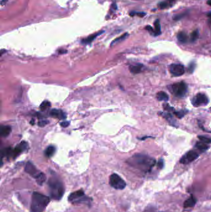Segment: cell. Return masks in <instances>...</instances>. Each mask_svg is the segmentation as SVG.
I'll return each mask as SVG.
<instances>
[{
  "label": "cell",
  "mask_w": 211,
  "mask_h": 212,
  "mask_svg": "<svg viewBox=\"0 0 211 212\" xmlns=\"http://www.w3.org/2000/svg\"><path fill=\"white\" fill-rule=\"evenodd\" d=\"M7 1H8V0H2V2H1L2 5H5V3H6V2H7Z\"/></svg>",
  "instance_id": "d590c367"
},
{
  "label": "cell",
  "mask_w": 211,
  "mask_h": 212,
  "mask_svg": "<svg viewBox=\"0 0 211 212\" xmlns=\"http://www.w3.org/2000/svg\"><path fill=\"white\" fill-rule=\"evenodd\" d=\"M143 68V65L141 64H137L135 65H131L129 67L130 71L132 73L138 74L142 71Z\"/></svg>",
  "instance_id": "9a60e30c"
},
{
  "label": "cell",
  "mask_w": 211,
  "mask_h": 212,
  "mask_svg": "<svg viewBox=\"0 0 211 212\" xmlns=\"http://www.w3.org/2000/svg\"><path fill=\"white\" fill-rule=\"evenodd\" d=\"M207 5H209V6H211V0H209V1H207Z\"/></svg>",
  "instance_id": "8d00e7d4"
},
{
  "label": "cell",
  "mask_w": 211,
  "mask_h": 212,
  "mask_svg": "<svg viewBox=\"0 0 211 212\" xmlns=\"http://www.w3.org/2000/svg\"><path fill=\"white\" fill-rule=\"evenodd\" d=\"M50 116L53 117L58 118L59 119H64L66 118V115L61 110L52 109L50 113Z\"/></svg>",
  "instance_id": "8fae6325"
},
{
  "label": "cell",
  "mask_w": 211,
  "mask_h": 212,
  "mask_svg": "<svg viewBox=\"0 0 211 212\" xmlns=\"http://www.w3.org/2000/svg\"><path fill=\"white\" fill-rule=\"evenodd\" d=\"M104 32L103 31H100V32H98L97 33H95L94 34H92L90 36H89L88 37H87V38L86 39H84L83 41H82V43L84 44H90L91 43L92 41H93L96 38H97V37L101 35L102 34H103Z\"/></svg>",
  "instance_id": "7c38bea8"
},
{
  "label": "cell",
  "mask_w": 211,
  "mask_h": 212,
  "mask_svg": "<svg viewBox=\"0 0 211 212\" xmlns=\"http://www.w3.org/2000/svg\"><path fill=\"white\" fill-rule=\"evenodd\" d=\"M157 98L160 101H167L169 99L168 94L164 91H160L157 94Z\"/></svg>",
  "instance_id": "e0dca14e"
},
{
  "label": "cell",
  "mask_w": 211,
  "mask_h": 212,
  "mask_svg": "<svg viewBox=\"0 0 211 212\" xmlns=\"http://www.w3.org/2000/svg\"><path fill=\"white\" fill-rule=\"evenodd\" d=\"M210 110H211V108H210Z\"/></svg>",
  "instance_id": "f35d334b"
},
{
  "label": "cell",
  "mask_w": 211,
  "mask_h": 212,
  "mask_svg": "<svg viewBox=\"0 0 211 212\" xmlns=\"http://www.w3.org/2000/svg\"><path fill=\"white\" fill-rule=\"evenodd\" d=\"M55 152V148L54 146H49L45 152V155L47 157L50 158L53 155H54V153Z\"/></svg>",
  "instance_id": "d6986e66"
},
{
  "label": "cell",
  "mask_w": 211,
  "mask_h": 212,
  "mask_svg": "<svg viewBox=\"0 0 211 212\" xmlns=\"http://www.w3.org/2000/svg\"><path fill=\"white\" fill-rule=\"evenodd\" d=\"M154 27H155V36L159 35L161 34V25H160V22L159 19H157L154 22Z\"/></svg>",
  "instance_id": "ffe728a7"
},
{
  "label": "cell",
  "mask_w": 211,
  "mask_h": 212,
  "mask_svg": "<svg viewBox=\"0 0 211 212\" xmlns=\"http://www.w3.org/2000/svg\"><path fill=\"white\" fill-rule=\"evenodd\" d=\"M48 185L51 197L55 200H60L64 194V189L60 178L55 174H52L48 179Z\"/></svg>",
  "instance_id": "7a4b0ae2"
},
{
  "label": "cell",
  "mask_w": 211,
  "mask_h": 212,
  "mask_svg": "<svg viewBox=\"0 0 211 212\" xmlns=\"http://www.w3.org/2000/svg\"><path fill=\"white\" fill-rule=\"evenodd\" d=\"M195 67H196V65L194 63V62H192V63H191L189 66H188V71L189 73H193L195 69Z\"/></svg>",
  "instance_id": "4316f807"
},
{
  "label": "cell",
  "mask_w": 211,
  "mask_h": 212,
  "mask_svg": "<svg viewBox=\"0 0 211 212\" xmlns=\"http://www.w3.org/2000/svg\"><path fill=\"white\" fill-rule=\"evenodd\" d=\"M109 183L113 188L118 190L124 189L126 185L125 181L120 176L115 173L110 176Z\"/></svg>",
  "instance_id": "52a82bcc"
},
{
  "label": "cell",
  "mask_w": 211,
  "mask_h": 212,
  "mask_svg": "<svg viewBox=\"0 0 211 212\" xmlns=\"http://www.w3.org/2000/svg\"><path fill=\"white\" fill-rule=\"evenodd\" d=\"M187 112H188V111L186 110H180V111L175 112L174 114L178 118L181 119V118H183L184 116L187 114Z\"/></svg>",
  "instance_id": "7402d4cb"
},
{
  "label": "cell",
  "mask_w": 211,
  "mask_h": 212,
  "mask_svg": "<svg viewBox=\"0 0 211 212\" xmlns=\"http://www.w3.org/2000/svg\"><path fill=\"white\" fill-rule=\"evenodd\" d=\"M146 29L148 30L151 34H152V35H154L155 34V31H154V29H153V28L150 26H147L146 27Z\"/></svg>",
  "instance_id": "d6a6232c"
},
{
  "label": "cell",
  "mask_w": 211,
  "mask_h": 212,
  "mask_svg": "<svg viewBox=\"0 0 211 212\" xmlns=\"http://www.w3.org/2000/svg\"><path fill=\"white\" fill-rule=\"evenodd\" d=\"M50 106H51V104L50 102H48L47 101H45L41 104V105L40 106V109L42 111H44V110H46L47 109H48V108H50Z\"/></svg>",
  "instance_id": "603a6c76"
},
{
  "label": "cell",
  "mask_w": 211,
  "mask_h": 212,
  "mask_svg": "<svg viewBox=\"0 0 211 212\" xmlns=\"http://www.w3.org/2000/svg\"><path fill=\"white\" fill-rule=\"evenodd\" d=\"M195 147L197 148V149H198L200 151H201V152H206L207 151V149H209V146L205 143H203L202 142H197L195 145Z\"/></svg>",
  "instance_id": "2e32d148"
},
{
  "label": "cell",
  "mask_w": 211,
  "mask_h": 212,
  "mask_svg": "<svg viewBox=\"0 0 211 212\" xmlns=\"http://www.w3.org/2000/svg\"><path fill=\"white\" fill-rule=\"evenodd\" d=\"M168 1H169V2H173L175 1V0H168Z\"/></svg>",
  "instance_id": "74e56055"
},
{
  "label": "cell",
  "mask_w": 211,
  "mask_h": 212,
  "mask_svg": "<svg viewBox=\"0 0 211 212\" xmlns=\"http://www.w3.org/2000/svg\"><path fill=\"white\" fill-rule=\"evenodd\" d=\"M130 16H135V15H137L139 17H144L145 15H146V13L145 12H131L129 13Z\"/></svg>",
  "instance_id": "484cf974"
},
{
  "label": "cell",
  "mask_w": 211,
  "mask_h": 212,
  "mask_svg": "<svg viewBox=\"0 0 211 212\" xmlns=\"http://www.w3.org/2000/svg\"><path fill=\"white\" fill-rule=\"evenodd\" d=\"M60 125H61V126L63 127H67L69 126L70 122L68 121H63V122L60 123Z\"/></svg>",
  "instance_id": "836d02e7"
},
{
  "label": "cell",
  "mask_w": 211,
  "mask_h": 212,
  "mask_svg": "<svg viewBox=\"0 0 211 212\" xmlns=\"http://www.w3.org/2000/svg\"><path fill=\"white\" fill-rule=\"evenodd\" d=\"M185 15H187V12H184V13H182V14H180V15H178L176 16L175 17H174V20L178 21V20L181 19V18H183Z\"/></svg>",
  "instance_id": "f546056e"
},
{
  "label": "cell",
  "mask_w": 211,
  "mask_h": 212,
  "mask_svg": "<svg viewBox=\"0 0 211 212\" xmlns=\"http://www.w3.org/2000/svg\"><path fill=\"white\" fill-rule=\"evenodd\" d=\"M128 36V33H125L123 35H121L120 37H118V38H116V39H115L111 44V45H113L114 44H118V43H119V42H121L122 41H123L124 40H125L127 37Z\"/></svg>",
  "instance_id": "44dd1931"
},
{
  "label": "cell",
  "mask_w": 211,
  "mask_h": 212,
  "mask_svg": "<svg viewBox=\"0 0 211 212\" xmlns=\"http://www.w3.org/2000/svg\"><path fill=\"white\" fill-rule=\"evenodd\" d=\"M198 139L200 140L203 143H205L206 144H209L211 143V139L209 138V137L205 136H198Z\"/></svg>",
  "instance_id": "d4e9b609"
},
{
  "label": "cell",
  "mask_w": 211,
  "mask_h": 212,
  "mask_svg": "<svg viewBox=\"0 0 211 212\" xmlns=\"http://www.w3.org/2000/svg\"><path fill=\"white\" fill-rule=\"evenodd\" d=\"M196 203V198L191 195L189 198H188L187 200L184 202V208H190V207H193Z\"/></svg>",
  "instance_id": "4fadbf2b"
},
{
  "label": "cell",
  "mask_w": 211,
  "mask_h": 212,
  "mask_svg": "<svg viewBox=\"0 0 211 212\" xmlns=\"http://www.w3.org/2000/svg\"><path fill=\"white\" fill-rule=\"evenodd\" d=\"M177 39L181 43H186L188 41V36L184 32H180L177 35Z\"/></svg>",
  "instance_id": "ac0fdd59"
},
{
  "label": "cell",
  "mask_w": 211,
  "mask_h": 212,
  "mask_svg": "<svg viewBox=\"0 0 211 212\" xmlns=\"http://www.w3.org/2000/svg\"><path fill=\"white\" fill-rule=\"evenodd\" d=\"M164 166V160L162 159H161L159 161H158L157 163V166L159 167L160 169L163 168Z\"/></svg>",
  "instance_id": "1f68e13d"
},
{
  "label": "cell",
  "mask_w": 211,
  "mask_h": 212,
  "mask_svg": "<svg viewBox=\"0 0 211 212\" xmlns=\"http://www.w3.org/2000/svg\"><path fill=\"white\" fill-rule=\"evenodd\" d=\"M170 91L175 96L183 97L188 92V86L184 82H179L170 86Z\"/></svg>",
  "instance_id": "5b68a950"
},
{
  "label": "cell",
  "mask_w": 211,
  "mask_h": 212,
  "mask_svg": "<svg viewBox=\"0 0 211 212\" xmlns=\"http://www.w3.org/2000/svg\"><path fill=\"white\" fill-rule=\"evenodd\" d=\"M168 68L170 73L174 77H180L185 72L184 67L180 64H171Z\"/></svg>",
  "instance_id": "30bf717a"
},
{
  "label": "cell",
  "mask_w": 211,
  "mask_h": 212,
  "mask_svg": "<svg viewBox=\"0 0 211 212\" xmlns=\"http://www.w3.org/2000/svg\"><path fill=\"white\" fill-rule=\"evenodd\" d=\"M209 103V99L207 97L202 93L196 94L192 99V104L194 107L204 106Z\"/></svg>",
  "instance_id": "ba28073f"
},
{
  "label": "cell",
  "mask_w": 211,
  "mask_h": 212,
  "mask_svg": "<svg viewBox=\"0 0 211 212\" xmlns=\"http://www.w3.org/2000/svg\"><path fill=\"white\" fill-rule=\"evenodd\" d=\"M128 164L137 169L142 172H149L155 166V160L147 155L136 154L128 160Z\"/></svg>",
  "instance_id": "6da1fadb"
},
{
  "label": "cell",
  "mask_w": 211,
  "mask_h": 212,
  "mask_svg": "<svg viewBox=\"0 0 211 212\" xmlns=\"http://www.w3.org/2000/svg\"><path fill=\"white\" fill-rule=\"evenodd\" d=\"M168 7V3L165 2H161L159 4V8L161 9H165Z\"/></svg>",
  "instance_id": "83f0119b"
},
{
  "label": "cell",
  "mask_w": 211,
  "mask_h": 212,
  "mask_svg": "<svg viewBox=\"0 0 211 212\" xmlns=\"http://www.w3.org/2000/svg\"><path fill=\"white\" fill-rule=\"evenodd\" d=\"M25 171L35 179L38 184L42 185L45 181L46 176L45 174L38 170L31 162H28L26 164L25 166Z\"/></svg>",
  "instance_id": "277c9868"
},
{
  "label": "cell",
  "mask_w": 211,
  "mask_h": 212,
  "mask_svg": "<svg viewBox=\"0 0 211 212\" xmlns=\"http://www.w3.org/2000/svg\"><path fill=\"white\" fill-rule=\"evenodd\" d=\"M11 132V128L8 126H2L0 129V135L2 137L8 136Z\"/></svg>",
  "instance_id": "5bb4252c"
},
{
  "label": "cell",
  "mask_w": 211,
  "mask_h": 212,
  "mask_svg": "<svg viewBox=\"0 0 211 212\" xmlns=\"http://www.w3.org/2000/svg\"><path fill=\"white\" fill-rule=\"evenodd\" d=\"M164 108L165 109V110L167 111H174V108L172 107H171L168 104H164Z\"/></svg>",
  "instance_id": "f1b7e54d"
},
{
  "label": "cell",
  "mask_w": 211,
  "mask_h": 212,
  "mask_svg": "<svg viewBox=\"0 0 211 212\" xmlns=\"http://www.w3.org/2000/svg\"><path fill=\"white\" fill-rule=\"evenodd\" d=\"M48 123V120H41V121L38 122V125L40 127H44Z\"/></svg>",
  "instance_id": "4dcf8cb0"
},
{
  "label": "cell",
  "mask_w": 211,
  "mask_h": 212,
  "mask_svg": "<svg viewBox=\"0 0 211 212\" xmlns=\"http://www.w3.org/2000/svg\"><path fill=\"white\" fill-rule=\"evenodd\" d=\"M207 16L209 17V20H208V24H209V25L210 28H211V13H209Z\"/></svg>",
  "instance_id": "e575fe53"
},
{
  "label": "cell",
  "mask_w": 211,
  "mask_h": 212,
  "mask_svg": "<svg viewBox=\"0 0 211 212\" xmlns=\"http://www.w3.org/2000/svg\"><path fill=\"white\" fill-rule=\"evenodd\" d=\"M199 37V31L197 30L194 31L191 35V41L192 42H195Z\"/></svg>",
  "instance_id": "cb8c5ba5"
},
{
  "label": "cell",
  "mask_w": 211,
  "mask_h": 212,
  "mask_svg": "<svg viewBox=\"0 0 211 212\" xmlns=\"http://www.w3.org/2000/svg\"><path fill=\"white\" fill-rule=\"evenodd\" d=\"M68 200L70 202L73 204L81 203H89L90 198L87 197L83 190H79L71 194L69 196Z\"/></svg>",
  "instance_id": "8992f818"
},
{
  "label": "cell",
  "mask_w": 211,
  "mask_h": 212,
  "mask_svg": "<svg viewBox=\"0 0 211 212\" xmlns=\"http://www.w3.org/2000/svg\"><path fill=\"white\" fill-rule=\"evenodd\" d=\"M199 157V154L194 150L189 151L180 159V163L183 165L189 164Z\"/></svg>",
  "instance_id": "9c48e42d"
},
{
  "label": "cell",
  "mask_w": 211,
  "mask_h": 212,
  "mask_svg": "<svg viewBox=\"0 0 211 212\" xmlns=\"http://www.w3.org/2000/svg\"><path fill=\"white\" fill-rule=\"evenodd\" d=\"M50 199L48 197L37 192H34L32 196L31 212H44Z\"/></svg>",
  "instance_id": "3957f363"
}]
</instances>
